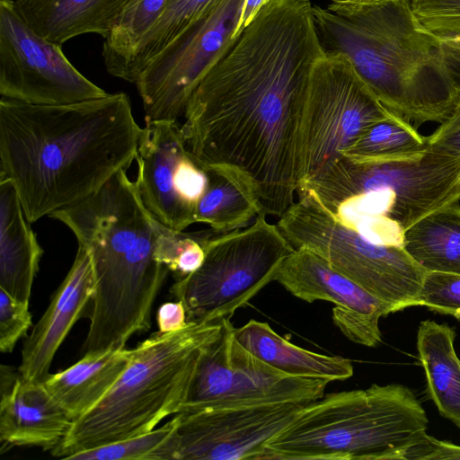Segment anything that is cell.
I'll return each instance as SVG.
<instances>
[{
	"label": "cell",
	"mask_w": 460,
	"mask_h": 460,
	"mask_svg": "<svg viewBox=\"0 0 460 460\" xmlns=\"http://www.w3.org/2000/svg\"><path fill=\"white\" fill-rule=\"evenodd\" d=\"M323 55L310 0H270L186 105L188 150L203 167L240 176L266 216L296 200L309 81Z\"/></svg>",
	"instance_id": "6da1fadb"
},
{
	"label": "cell",
	"mask_w": 460,
	"mask_h": 460,
	"mask_svg": "<svg viewBox=\"0 0 460 460\" xmlns=\"http://www.w3.org/2000/svg\"><path fill=\"white\" fill-rule=\"evenodd\" d=\"M143 128L124 93L62 105L0 100V179L30 223L98 191L136 160Z\"/></svg>",
	"instance_id": "7a4b0ae2"
},
{
	"label": "cell",
	"mask_w": 460,
	"mask_h": 460,
	"mask_svg": "<svg viewBox=\"0 0 460 460\" xmlns=\"http://www.w3.org/2000/svg\"><path fill=\"white\" fill-rule=\"evenodd\" d=\"M89 253L94 276L84 352L124 347L151 327L169 270L155 256L158 220L127 171L85 199L51 213Z\"/></svg>",
	"instance_id": "3957f363"
},
{
	"label": "cell",
	"mask_w": 460,
	"mask_h": 460,
	"mask_svg": "<svg viewBox=\"0 0 460 460\" xmlns=\"http://www.w3.org/2000/svg\"><path fill=\"white\" fill-rule=\"evenodd\" d=\"M313 17L324 54L345 57L390 112L416 128L449 118L456 87L447 57L410 0H332L313 5Z\"/></svg>",
	"instance_id": "277c9868"
},
{
	"label": "cell",
	"mask_w": 460,
	"mask_h": 460,
	"mask_svg": "<svg viewBox=\"0 0 460 460\" xmlns=\"http://www.w3.org/2000/svg\"><path fill=\"white\" fill-rule=\"evenodd\" d=\"M220 321H191L178 331L155 332L132 349V358L106 395L75 420L50 451L70 456L149 432L180 412L205 351L220 336Z\"/></svg>",
	"instance_id": "5b68a950"
},
{
	"label": "cell",
	"mask_w": 460,
	"mask_h": 460,
	"mask_svg": "<svg viewBox=\"0 0 460 460\" xmlns=\"http://www.w3.org/2000/svg\"><path fill=\"white\" fill-rule=\"evenodd\" d=\"M429 420L401 384L324 394L267 444L269 460H412Z\"/></svg>",
	"instance_id": "8992f818"
},
{
	"label": "cell",
	"mask_w": 460,
	"mask_h": 460,
	"mask_svg": "<svg viewBox=\"0 0 460 460\" xmlns=\"http://www.w3.org/2000/svg\"><path fill=\"white\" fill-rule=\"evenodd\" d=\"M298 190L326 209L369 193L375 211L401 237L427 215L460 201V155L431 147L402 159L353 161L345 156Z\"/></svg>",
	"instance_id": "52a82bcc"
},
{
	"label": "cell",
	"mask_w": 460,
	"mask_h": 460,
	"mask_svg": "<svg viewBox=\"0 0 460 460\" xmlns=\"http://www.w3.org/2000/svg\"><path fill=\"white\" fill-rule=\"evenodd\" d=\"M279 217L277 226L294 249L305 248L385 302L395 313L420 305L426 270L402 245L377 243L341 223L307 190Z\"/></svg>",
	"instance_id": "ba28073f"
},
{
	"label": "cell",
	"mask_w": 460,
	"mask_h": 460,
	"mask_svg": "<svg viewBox=\"0 0 460 460\" xmlns=\"http://www.w3.org/2000/svg\"><path fill=\"white\" fill-rule=\"evenodd\" d=\"M261 213L249 226L213 234L204 243L205 259L181 278L171 293L181 301L187 322L230 319L265 286L295 249L276 224Z\"/></svg>",
	"instance_id": "9c48e42d"
},
{
	"label": "cell",
	"mask_w": 460,
	"mask_h": 460,
	"mask_svg": "<svg viewBox=\"0 0 460 460\" xmlns=\"http://www.w3.org/2000/svg\"><path fill=\"white\" fill-rule=\"evenodd\" d=\"M391 113L345 57L324 54L309 81L298 189L324 173L372 125Z\"/></svg>",
	"instance_id": "30bf717a"
},
{
	"label": "cell",
	"mask_w": 460,
	"mask_h": 460,
	"mask_svg": "<svg viewBox=\"0 0 460 460\" xmlns=\"http://www.w3.org/2000/svg\"><path fill=\"white\" fill-rule=\"evenodd\" d=\"M244 0H219L155 57L135 84L146 122L183 116L192 93L242 31Z\"/></svg>",
	"instance_id": "8fae6325"
},
{
	"label": "cell",
	"mask_w": 460,
	"mask_h": 460,
	"mask_svg": "<svg viewBox=\"0 0 460 460\" xmlns=\"http://www.w3.org/2000/svg\"><path fill=\"white\" fill-rule=\"evenodd\" d=\"M234 328L230 319H224L219 338L200 358L181 411L270 402L310 403L324 395L329 379L295 376L274 368L239 342Z\"/></svg>",
	"instance_id": "7c38bea8"
},
{
	"label": "cell",
	"mask_w": 460,
	"mask_h": 460,
	"mask_svg": "<svg viewBox=\"0 0 460 460\" xmlns=\"http://www.w3.org/2000/svg\"><path fill=\"white\" fill-rule=\"evenodd\" d=\"M308 403L204 407L174 415L175 428L154 460H261L267 444Z\"/></svg>",
	"instance_id": "4fadbf2b"
},
{
	"label": "cell",
	"mask_w": 460,
	"mask_h": 460,
	"mask_svg": "<svg viewBox=\"0 0 460 460\" xmlns=\"http://www.w3.org/2000/svg\"><path fill=\"white\" fill-rule=\"evenodd\" d=\"M0 94L26 103L62 105L107 93L70 63L61 46L36 33L13 0H0Z\"/></svg>",
	"instance_id": "5bb4252c"
},
{
	"label": "cell",
	"mask_w": 460,
	"mask_h": 460,
	"mask_svg": "<svg viewBox=\"0 0 460 460\" xmlns=\"http://www.w3.org/2000/svg\"><path fill=\"white\" fill-rule=\"evenodd\" d=\"M136 160L135 183L150 213L174 230L183 231L196 223V206L208 178L188 150L177 121L146 122Z\"/></svg>",
	"instance_id": "9a60e30c"
},
{
	"label": "cell",
	"mask_w": 460,
	"mask_h": 460,
	"mask_svg": "<svg viewBox=\"0 0 460 460\" xmlns=\"http://www.w3.org/2000/svg\"><path fill=\"white\" fill-rule=\"evenodd\" d=\"M276 281L305 302L332 303L334 324L353 342L367 347L382 342L379 321L392 314L391 308L314 252L295 249L281 264Z\"/></svg>",
	"instance_id": "2e32d148"
},
{
	"label": "cell",
	"mask_w": 460,
	"mask_h": 460,
	"mask_svg": "<svg viewBox=\"0 0 460 460\" xmlns=\"http://www.w3.org/2000/svg\"><path fill=\"white\" fill-rule=\"evenodd\" d=\"M1 453L13 447L51 451L66 437L74 420L44 383L24 378L19 369L0 367Z\"/></svg>",
	"instance_id": "e0dca14e"
},
{
	"label": "cell",
	"mask_w": 460,
	"mask_h": 460,
	"mask_svg": "<svg viewBox=\"0 0 460 460\" xmlns=\"http://www.w3.org/2000/svg\"><path fill=\"white\" fill-rule=\"evenodd\" d=\"M93 292L91 258L88 252L78 245L67 275L23 343L18 368L24 378L37 383H44L49 378L58 349L91 304Z\"/></svg>",
	"instance_id": "ac0fdd59"
},
{
	"label": "cell",
	"mask_w": 460,
	"mask_h": 460,
	"mask_svg": "<svg viewBox=\"0 0 460 460\" xmlns=\"http://www.w3.org/2000/svg\"><path fill=\"white\" fill-rule=\"evenodd\" d=\"M131 0H14L24 22L40 36L62 46L96 33L104 39Z\"/></svg>",
	"instance_id": "d6986e66"
},
{
	"label": "cell",
	"mask_w": 460,
	"mask_h": 460,
	"mask_svg": "<svg viewBox=\"0 0 460 460\" xmlns=\"http://www.w3.org/2000/svg\"><path fill=\"white\" fill-rule=\"evenodd\" d=\"M13 183L0 179V288L30 302L43 254Z\"/></svg>",
	"instance_id": "ffe728a7"
},
{
	"label": "cell",
	"mask_w": 460,
	"mask_h": 460,
	"mask_svg": "<svg viewBox=\"0 0 460 460\" xmlns=\"http://www.w3.org/2000/svg\"><path fill=\"white\" fill-rule=\"evenodd\" d=\"M132 349L114 347L84 353L66 369L50 374L44 385L75 421L111 389L132 358Z\"/></svg>",
	"instance_id": "44dd1931"
},
{
	"label": "cell",
	"mask_w": 460,
	"mask_h": 460,
	"mask_svg": "<svg viewBox=\"0 0 460 460\" xmlns=\"http://www.w3.org/2000/svg\"><path fill=\"white\" fill-rule=\"evenodd\" d=\"M239 342L255 357L288 375L326 378L331 382L352 376L351 361L300 348L279 335L267 323L250 320L234 328Z\"/></svg>",
	"instance_id": "7402d4cb"
},
{
	"label": "cell",
	"mask_w": 460,
	"mask_h": 460,
	"mask_svg": "<svg viewBox=\"0 0 460 460\" xmlns=\"http://www.w3.org/2000/svg\"><path fill=\"white\" fill-rule=\"evenodd\" d=\"M456 331L433 320L420 323L417 349L427 380V391L439 413L460 429V359Z\"/></svg>",
	"instance_id": "603a6c76"
},
{
	"label": "cell",
	"mask_w": 460,
	"mask_h": 460,
	"mask_svg": "<svg viewBox=\"0 0 460 460\" xmlns=\"http://www.w3.org/2000/svg\"><path fill=\"white\" fill-rule=\"evenodd\" d=\"M402 246L426 271L460 274V201L427 215L403 231Z\"/></svg>",
	"instance_id": "cb8c5ba5"
},
{
	"label": "cell",
	"mask_w": 460,
	"mask_h": 460,
	"mask_svg": "<svg viewBox=\"0 0 460 460\" xmlns=\"http://www.w3.org/2000/svg\"><path fill=\"white\" fill-rule=\"evenodd\" d=\"M208 183L195 210V222L218 233L245 227L262 213L252 188L231 170L204 167Z\"/></svg>",
	"instance_id": "d4e9b609"
},
{
	"label": "cell",
	"mask_w": 460,
	"mask_h": 460,
	"mask_svg": "<svg viewBox=\"0 0 460 460\" xmlns=\"http://www.w3.org/2000/svg\"><path fill=\"white\" fill-rule=\"evenodd\" d=\"M429 147V137L391 113L372 125L343 156L359 162L396 160L420 155Z\"/></svg>",
	"instance_id": "484cf974"
},
{
	"label": "cell",
	"mask_w": 460,
	"mask_h": 460,
	"mask_svg": "<svg viewBox=\"0 0 460 460\" xmlns=\"http://www.w3.org/2000/svg\"><path fill=\"white\" fill-rule=\"evenodd\" d=\"M219 0H169L128 59L120 79L135 84L149 62Z\"/></svg>",
	"instance_id": "4316f807"
},
{
	"label": "cell",
	"mask_w": 460,
	"mask_h": 460,
	"mask_svg": "<svg viewBox=\"0 0 460 460\" xmlns=\"http://www.w3.org/2000/svg\"><path fill=\"white\" fill-rule=\"evenodd\" d=\"M169 0H131L104 39L102 57L107 71L120 79L136 48L155 25Z\"/></svg>",
	"instance_id": "83f0119b"
},
{
	"label": "cell",
	"mask_w": 460,
	"mask_h": 460,
	"mask_svg": "<svg viewBox=\"0 0 460 460\" xmlns=\"http://www.w3.org/2000/svg\"><path fill=\"white\" fill-rule=\"evenodd\" d=\"M423 31L442 48L452 76L460 74V0H410Z\"/></svg>",
	"instance_id": "f1b7e54d"
},
{
	"label": "cell",
	"mask_w": 460,
	"mask_h": 460,
	"mask_svg": "<svg viewBox=\"0 0 460 460\" xmlns=\"http://www.w3.org/2000/svg\"><path fill=\"white\" fill-rule=\"evenodd\" d=\"M216 231L210 227L197 232H184L169 228L158 221L156 259L177 279L198 270L205 259L204 243Z\"/></svg>",
	"instance_id": "f546056e"
},
{
	"label": "cell",
	"mask_w": 460,
	"mask_h": 460,
	"mask_svg": "<svg viewBox=\"0 0 460 460\" xmlns=\"http://www.w3.org/2000/svg\"><path fill=\"white\" fill-rule=\"evenodd\" d=\"M175 428L172 418L149 432L101 447L77 452L67 459L75 460H154L155 454Z\"/></svg>",
	"instance_id": "4dcf8cb0"
},
{
	"label": "cell",
	"mask_w": 460,
	"mask_h": 460,
	"mask_svg": "<svg viewBox=\"0 0 460 460\" xmlns=\"http://www.w3.org/2000/svg\"><path fill=\"white\" fill-rule=\"evenodd\" d=\"M420 301L430 311L460 321V274L426 271Z\"/></svg>",
	"instance_id": "1f68e13d"
},
{
	"label": "cell",
	"mask_w": 460,
	"mask_h": 460,
	"mask_svg": "<svg viewBox=\"0 0 460 460\" xmlns=\"http://www.w3.org/2000/svg\"><path fill=\"white\" fill-rule=\"evenodd\" d=\"M29 304L22 302L0 288V350L10 353L31 326Z\"/></svg>",
	"instance_id": "d6a6232c"
},
{
	"label": "cell",
	"mask_w": 460,
	"mask_h": 460,
	"mask_svg": "<svg viewBox=\"0 0 460 460\" xmlns=\"http://www.w3.org/2000/svg\"><path fill=\"white\" fill-rule=\"evenodd\" d=\"M460 459V446L441 441L429 435L418 448L413 460Z\"/></svg>",
	"instance_id": "836d02e7"
},
{
	"label": "cell",
	"mask_w": 460,
	"mask_h": 460,
	"mask_svg": "<svg viewBox=\"0 0 460 460\" xmlns=\"http://www.w3.org/2000/svg\"><path fill=\"white\" fill-rule=\"evenodd\" d=\"M158 331L161 332H175L184 328L187 322L186 309L181 301L163 304L156 314Z\"/></svg>",
	"instance_id": "e575fe53"
},
{
	"label": "cell",
	"mask_w": 460,
	"mask_h": 460,
	"mask_svg": "<svg viewBox=\"0 0 460 460\" xmlns=\"http://www.w3.org/2000/svg\"><path fill=\"white\" fill-rule=\"evenodd\" d=\"M269 1L270 0H244L241 19L243 29L252 21L259 10Z\"/></svg>",
	"instance_id": "d590c367"
},
{
	"label": "cell",
	"mask_w": 460,
	"mask_h": 460,
	"mask_svg": "<svg viewBox=\"0 0 460 460\" xmlns=\"http://www.w3.org/2000/svg\"><path fill=\"white\" fill-rule=\"evenodd\" d=\"M457 127H460V84L456 88V103L451 115L436 130L446 131Z\"/></svg>",
	"instance_id": "8d00e7d4"
}]
</instances>
